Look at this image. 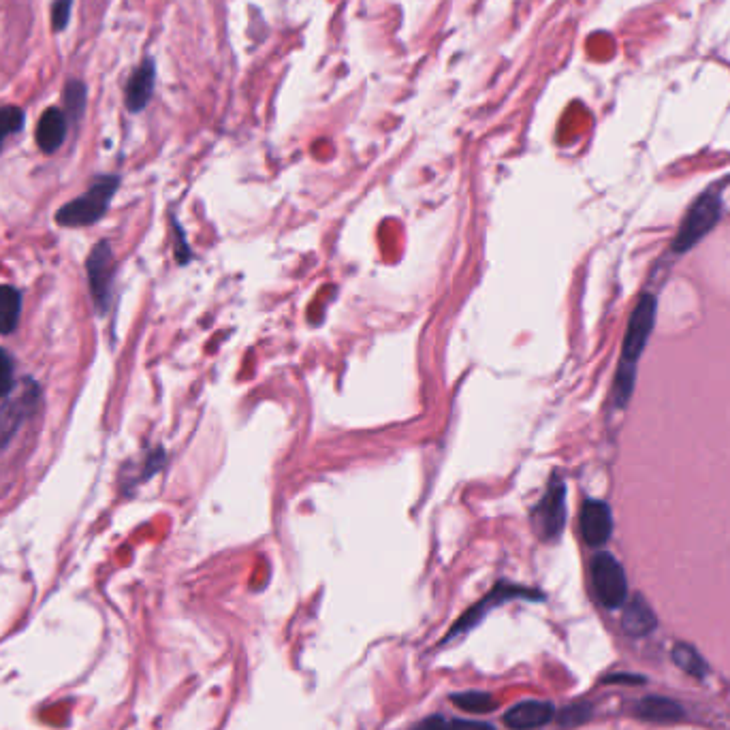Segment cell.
I'll return each mask as SVG.
<instances>
[{
    "mask_svg": "<svg viewBox=\"0 0 730 730\" xmlns=\"http://www.w3.org/2000/svg\"><path fill=\"white\" fill-rule=\"evenodd\" d=\"M590 716H592V707L587 705V703L570 705V707H566V709L562 711V716H560V726H564V728H575V726H579V724H583V722L590 720Z\"/></svg>",
    "mask_w": 730,
    "mask_h": 730,
    "instance_id": "d6986e66",
    "label": "cell"
},
{
    "mask_svg": "<svg viewBox=\"0 0 730 730\" xmlns=\"http://www.w3.org/2000/svg\"><path fill=\"white\" fill-rule=\"evenodd\" d=\"M449 730H496L487 722H476V720H453L449 724Z\"/></svg>",
    "mask_w": 730,
    "mask_h": 730,
    "instance_id": "7402d4cb",
    "label": "cell"
},
{
    "mask_svg": "<svg viewBox=\"0 0 730 730\" xmlns=\"http://www.w3.org/2000/svg\"><path fill=\"white\" fill-rule=\"evenodd\" d=\"M71 7H73V0H54L52 3V28L56 30V33L67 28L69 18H71Z\"/></svg>",
    "mask_w": 730,
    "mask_h": 730,
    "instance_id": "44dd1931",
    "label": "cell"
},
{
    "mask_svg": "<svg viewBox=\"0 0 730 730\" xmlns=\"http://www.w3.org/2000/svg\"><path fill=\"white\" fill-rule=\"evenodd\" d=\"M720 216H722V203L716 195H705L698 199L690 208L684 222H681L679 235L673 242V250L688 252L696 242H701L703 237L718 225Z\"/></svg>",
    "mask_w": 730,
    "mask_h": 730,
    "instance_id": "277c9868",
    "label": "cell"
},
{
    "mask_svg": "<svg viewBox=\"0 0 730 730\" xmlns=\"http://www.w3.org/2000/svg\"><path fill=\"white\" fill-rule=\"evenodd\" d=\"M451 701L468 713H489L496 709V701L491 694L485 692H462V694H453Z\"/></svg>",
    "mask_w": 730,
    "mask_h": 730,
    "instance_id": "9a60e30c",
    "label": "cell"
},
{
    "mask_svg": "<svg viewBox=\"0 0 730 730\" xmlns=\"http://www.w3.org/2000/svg\"><path fill=\"white\" fill-rule=\"evenodd\" d=\"M24 126V111L15 105L0 107V150L9 135L22 131Z\"/></svg>",
    "mask_w": 730,
    "mask_h": 730,
    "instance_id": "ac0fdd59",
    "label": "cell"
},
{
    "mask_svg": "<svg viewBox=\"0 0 730 730\" xmlns=\"http://www.w3.org/2000/svg\"><path fill=\"white\" fill-rule=\"evenodd\" d=\"M579 528L583 541L590 547L605 545L613 532V517L607 502L585 500L581 506Z\"/></svg>",
    "mask_w": 730,
    "mask_h": 730,
    "instance_id": "ba28073f",
    "label": "cell"
},
{
    "mask_svg": "<svg viewBox=\"0 0 730 730\" xmlns=\"http://www.w3.org/2000/svg\"><path fill=\"white\" fill-rule=\"evenodd\" d=\"M154 79H156L154 60L146 58L131 75L129 84H126V107L135 111V114L141 109H146V105L150 103L154 92Z\"/></svg>",
    "mask_w": 730,
    "mask_h": 730,
    "instance_id": "30bf717a",
    "label": "cell"
},
{
    "mask_svg": "<svg viewBox=\"0 0 730 730\" xmlns=\"http://www.w3.org/2000/svg\"><path fill=\"white\" fill-rule=\"evenodd\" d=\"M532 526L538 538L545 543L560 538L566 526V485L558 474L551 476L545 496L534 506Z\"/></svg>",
    "mask_w": 730,
    "mask_h": 730,
    "instance_id": "7a4b0ae2",
    "label": "cell"
},
{
    "mask_svg": "<svg viewBox=\"0 0 730 730\" xmlns=\"http://www.w3.org/2000/svg\"><path fill=\"white\" fill-rule=\"evenodd\" d=\"M555 716L553 705L545 701H523L506 711L504 724L511 730H536L549 724Z\"/></svg>",
    "mask_w": 730,
    "mask_h": 730,
    "instance_id": "9c48e42d",
    "label": "cell"
},
{
    "mask_svg": "<svg viewBox=\"0 0 730 730\" xmlns=\"http://www.w3.org/2000/svg\"><path fill=\"white\" fill-rule=\"evenodd\" d=\"M120 186V178L103 176L92 182L86 195L73 199L71 203L62 205L56 214V222L60 227H88L101 220L114 199Z\"/></svg>",
    "mask_w": 730,
    "mask_h": 730,
    "instance_id": "6da1fadb",
    "label": "cell"
},
{
    "mask_svg": "<svg viewBox=\"0 0 730 730\" xmlns=\"http://www.w3.org/2000/svg\"><path fill=\"white\" fill-rule=\"evenodd\" d=\"M637 716L643 720L652 722H673L684 716V709L677 705L673 698H662V696H649L634 705Z\"/></svg>",
    "mask_w": 730,
    "mask_h": 730,
    "instance_id": "4fadbf2b",
    "label": "cell"
},
{
    "mask_svg": "<svg viewBox=\"0 0 730 730\" xmlns=\"http://www.w3.org/2000/svg\"><path fill=\"white\" fill-rule=\"evenodd\" d=\"M654 323H656V299L652 295H643L630 316L620 363L634 365V368H637V361L645 351L649 336H652Z\"/></svg>",
    "mask_w": 730,
    "mask_h": 730,
    "instance_id": "5b68a950",
    "label": "cell"
},
{
    "mask_svg": "<svg viewBox=\"0 0 730 730\" xmlns=\"http://www.w3.org/2000/svg\"><path fill=\"white\" fill-rule=\"evenodd\" d=\"M13 391V359L0 348V400Z\"/></svg>",
    "mask_w": 730,
    "mask_h": 730,
    "instance_id": "ffe728a7",
    "label": "cell"
},
{
    "mask_svg": "<svg viewBox=\"0 0 730 730\" xmlns=\"http://www.w3.org/2000/svg\"><path fill=\"white\" fill-rule=\"evenodd\" d=\"M590 573L596 598L602 605L609 609L624 605V600L628 596V581L622 564L617 562L611 553H596L590 566Z\"/></svg>",
    "mask_w": 730,
    "mask_h": 730,
    "instance_id": "3957f363",
    "label": "cell"
},
{
    "mask_svg": "<svg viewBox=\"0 0 730 730\" xmlns=\"http://www.w3.org/2000/svg\"><path fill=\"white\" fill-rule=\"evenodd\" d=\"M658 620L652 611V607L647 605L643 596H634L630 600V605L626 607V613L622 617V626L632 637H645V634L652 632L656 628Z\"/></svg>",
    "mask_w": 730,
    "mask_h": 730,
    "instance_id": "7c38bea8",
    "label": "cell"
},
{
    "mask_svg": "<svg viewBox=\"0 0 730 730\" xmlns=\"http://www.w3.org/2000/svg\"><path fill=\"white\" fill-rule=\"evenodd\" d=\"M39 400V391L33 380H26L22 393L15 400H7L0 406V449H5L20 430V425L30 417Z\"/></svg>",
    "mask_w": 730,
    "mask_h": 730,
    "instance_id": "52a82bcc",
    "label": "cell"
},
{
    "mask_svg": "<svg viewBox=\"0 0 730 730\" xmlns=\"http://www.w3.org/2000/svg\"><path fill=\"white\" fill-rule=\"evenodd\" d=\"M62 99H65L69 118L79 120V118L84 116V109H86V86L82 82H77V79L69 82L67 88H65V92H62Z\"/></svg>",
    "mask_w": 730,
    "mask_h": 730,
    "instance_id": "e0dca14e",
    "label": "cell"
},
{
    "mask_svg": "<svg viewBox=\"0 0 730 730\" xmlns=\"http://www.w3.org/2000/svg\"><path fill=\"white\" fill-rule=\"evenodd\" d=\"M22 312V297L13 287H0V333L18 329Z\"/></svg>",
    "mask_w": 730,
    "mask_h": 730,
    "instance_id": "5bb4252c",
    "label": "cell"
},
{
    "mask_svg": "<svg viewBox=\"0 0 730 730\" xmlns=\"http://www.w3.org/2000/svg\"><path fill=\"white\" fill-rule=\"evenodd\" d=\"M412 730H449V722H444L440 716H430L421 720Z\"/></svg>",
    "mask_w": 730,
    "mask_h": 730,
    "instance_id": "603a6c76",
    "label": "cell"
},
{
    "mask_svg": "<svg viewBox=\"0 0 730 730\" xmlns=\"http://www.w3.org/2000/svg\"><path fill=\"white\" fill-rule=\"evenodd\" d=\"M673 660L679 669H684L692 677H703L707 673L705 660L698 656V652H694L690 645H675Z\"/></svg>",
    "mask_w": 730,
    "mask_h": 730,
    "instance_id": "2e32d148",
    "label": "cell"
},
{
    "mask_svg": "<svg viewBox=\"0 0 730 730\" xmlns=\"http://www.w3.org/2000/svg\"><path fill=\"white\" fill-rule=\"evenodd\" d=\"M86 272H88L94 304H97V308L103 312V310H107V304H109L111 278H114V272H116L114 252H111L107 242H99L92 248L88 263H86Z\"/></svg>",
    "mask_w": 730,
    "mask_h": 730,
    "instance_id": "8992f818",
    "label": "cell"
},
{
    "mask_svg": "<svg viewBox=\"0 0 730 730\" xmlns=\"http://www.w3.org/2000/svg\"><path fill=\"white\" fill-rule=\"evenodd\" d=\"M67 137V118L58 107H50L43 111L37 124V144L45 154L56 152Z\"/></svg>",
    "mask_w": 730,
    "mask_h": 730,
    "instance_id": "8fae6325",
    "label": "cell"
}]
</instances>
